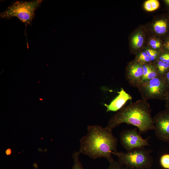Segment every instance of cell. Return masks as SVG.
<instances>
[{
	"instance_id": "obj_14",
	"label": "cell",
	"mask_w": 169,
	"mask_h": 169,
	"mask_svg": "<svg viewBox=\"0 0 169 169\" xmlns=\"http://www.w3.org/2000/svg\"><path fill=\"white\" fill-rule=\"evenodd\" d=\"M81 153L79 151H75L72 155L73 165L71 169H84L79 161V157Z\"/></svg>"
},
{
	"instance_id": "obj_22",
	"label": "cell",
	"mask_w": 169,
	"mask_h": 169,
	"mask_svg": "<svg viewBox=\"0 0 169 169\" xmlns=\"http://www.w3.org/2000/svg\"><path fill=\"white\" fill-rule=\"evenodd\" d=\"M12 151L10 149H8L6 151L5 153L7 155H8L11 154Z\"/></svg>"
},
{
	"instance_id": "obj_6",
	"label": "cell",
	"mask_w": 169,
	"mask_h": 169,
	"mask_svg": "<svg viewBox=\"0 0 169 169\" xmlns=\"http://www.w3.org/2000/svg\"><path fill=\"white\" fill-rule=\"evenodd\" d=\"M150 137L143 138L136 128L124 130L119 135L120 143L127 151L150 146L149 143Z\"/></svg>"
},
{
	"instance_id": "obj_18",
	"label": "cell",
	"mask_w": 169,
	"mask_h": 169,
	"mask_svg": "<svg viewBox=\"0 0 169 169\" xmlns=\"http://www.w3.org/2000/svg\"><path fill=\"white\" fill-rule=\"evenodd\" d=\"M163 43L162 49L163 52L169 53V35L163 40Z\"/></svg>"
},
{
	"instance_id": "obj_7",
	"label": "cell",
	"mask_w": 169,
	"mask_h": 169,
	"mask_svg": "<svg viewBox=\"0 0 169 169\" xmlns=\"http://www.w3.org/2000/svg\"><path fill=\"white\" fill-rule=\"evenodd\" d=\"M153 120L156 136L160 140L169 142V109L159 111Z\"/></svg>"
},
{
	"instance_id": "obj_16",
	"label": "cell",
	"mask_w": 169,
	"mask_h": 169,
	"mask_svg": "<svg viewBox=\"0 0 169 169\" xmlns=\"http://www.w3.org/2000/svg\"><path fill=\"white\" fill-rule=\"evenodd\" d=\"M160 163L163 168L169 169V154L162 155L160 158Z\"/></svg>"
},
{
	"instance_id": "obj_19",
	"label": "cell",
	"mask_w": 169,
	"mask_h": 169,
	"mask_svg": "<svg viewBox=\"0 0 169 169\" xmlns=\"http://www.w3.org/2000/svg\"><path fill=\"white\" fill-rule=\"evenodd\" d=\"M163 77L169 88V70L164 74Z\"/></svg>"
},
{
	"instance_id": "obj_3",
	"label": "cell",
	"mask_w": 169,
	"mask_h": 169,
	"mask_svg": "<svg viewBox=\"0 0 169 169\" xmlns=\"http://www.w3.org/2000/svg\"><path fill=\"white\" fill-rule=\"evenodd\" d=\"M152 152L143 147L126 152L117 151L113 154L117 156V162L122 166L129 169H150L153 163Z\"/></svg>"
},
{
	"instance_id": "obj_2",
	"label": "cell",
	"mask_w": 169,
	"mask_h": 169,
	"mask_svg": "<svg viewBox=\"0 0 169 169\" xmlns=\"http://www.w3.org/2000/svg\"><path fill=\"white\" fill-rule=\"evenodd\" d=\"M150 106L147 100H139L122 108L109 120L106 128L113 129L125 123L136 126L141 134L153 130V117L151 115Z\"/></svg>"
},
{
	"instance_id": "obj_13",
	"label": "cell",
	"mask_w": 169,
	"mask_h": 169,
	"mask_svg": "<svg viewBox=\"0 0 169 169\" xmlns=\"http://www.w3.org/2000/svg\"><path fill=\"white\" fill-rule=\"evenodd\" d=\"M160 6L159 2L157 0H148L146 1L144 8L148 11H152L158 8Z\"/></svg>"
},
{
	"instance_id": "obj_21",
	"label": "cell",
	"mask_w": 169,
	"mask_h": 169,
	"mask_svg": "<svg viewBox=\"0 0 169 169\" xmlns=\"http://www.w3.org/2000/svg\"><path fill=\"white\" fill-rule=\"evenodd\" d=\"M163 2L169 10V0H163Z\"/></svg>"
},
{
	"instance_id": "obj_15",
	"label": "cell",
	"mask_w": 169,
	"mask_h": 169,
	"mask_svg": "<svg viewBox=\"0 0 169 169\" xmlns=\"http://www.w3.org/2000/svg\"><path fill=\"white\" fill-rule=\"evenodd\" d=\"M159 76L160 75L156 68L153 64H151L147 76L142 83L145 82Z\"/></svg>"
},
{
	"instance_id": "obj_23",
	"label": "cell",
	"mask_w": 169,
	"mask_h": 169,
	"mask_svg": "<svg viewBox=\"0 0 169 169\" xmlns=\"http://www.w3.org/2000/svg\"></svg>"
},
{
	"instance_id": "obj_1",
	"label": "cell",
	"mask_w": 169,
	"mask_h": 169,
	"mask_svg": "<svg viewBox=\"0 0 169 169\" xmlns=\"http://www.w3.org/2000/svg\"><path fill=\"white\" fill-rule=\"evenodd\" d=\"M87 134L79 140V151L93 159L104 158L110 162L114 160L112 155L117 151L118 139L112 131L98 125H89Z\"/></svg>"
},
{
	"instance_id": "obj_8",
	"label": "cell",
	"mask_w": 169,
	"mask_h": 169,
	"mask_svg": "<svg viewBox=\"0 0 169 169\" xmlns=\"http://www.w3.org/2000/svg\"><path fill=\"white\" fill-rule=\"evenodd\" d=\"M143 70L142 64L135 59L126 66L125 77L130 85L137 88L141 84Z\"/></svg>"
},
{
	"instance_id": "obj_17",
	"label": "cell",
	"mask_w": 169,
	"mask_h": 169,
	"mask_svg": "<svg viewBox=\"0 0 169 169\" xmlns=\"http://www.w3.org/2000/svg\"><path fill=\"white\" fill-rule=\"evenodd\" d=\"M106 169H129L125 167L120 166L117 161H114L110 162L108 167Z\"/></svg>"
},
{
	"instance_id": "obj_5",
	"label": "cell",
	"mask_w": 169,
	"mask_h": 169,
	"mask_svg": "<svg viewBox=\"0 0 169 169\" xmlns=\"http://www.w3.org/2000/svg\"><path fill=\"white\" fill-rule=\"evenodd\" d=\"M143 99H157L165 100L169 88L163 77L159 76L142 83L137 88Z\"/></svg>"
},
{
	"instance_id": "obj_9",
	"label": "cell",
	"mask_w": 169,
	"mask_h": 169,
	"mask_svg": "<svg viewBox=\"0 0 169 169\" xmlns=\"http://www.w3.org/2000/svg\"><path fill=\"white\" fill-rule=\"evenodd\" d=\"M152 27L157 38L163 40L169 35V13L158 16L152 23Z\"/></svg>"
},
{
	"instance_id": "obj_20",
	"label": "cell",
	"mask_w": 169,
	"mask_h": 169,
	"mask_svg": "<svg viewBox=\"0 0 169 169\" xmlns=\"http://www.w3.org/2000/svg\"><path fill=\"white\" fill-rule=\"evenodd\" d=\"M165 106L166 109H169V93L167 96V97L166 100Z\"/></svg>"
},
{
	"instance_id": "obj_4",
	"label": "cell",
	"mask_w": 169,
	"mask_h": 169,
	"mask_svg": "<svg viewBox=\"0 0 169 169\" xmlns=\"http://www.w3.org/2000/svg\"><path fill=\"white\" fill-rule=\"evenodd\" d=\"M43 1L37 0L13 2L1 13L0 18L9 19L16 17L26 25H30L34 17L35 11L40 7Z\"/></svg>"
},
{
	"instance_id": "obj_11",
	"label": "cell",
	"mask_w": 169,
	"mask_h": 169,
	"mask_svg": "<svg viewBox=\"0 0 169 169\" xmlns=\"http://www.w3.org/2000/svg\"><path fill=\"white\" fill-rule=\"evenodd\" d=\"M145 37L143 33L140 31L136 32L132 37L131 42L132 48L138 50L144 44Z\"/></svg>"
},
{
	"instance_id": "obj_12",
	"label": "cell",
	"mask_w": 169,
	"mask_h": 169,
	"mask_svg": "<svg viewBox=\"0 0 169 169\" xmlns=\"http://www.w3.org/2000/svg\"><path fill=\"white\" fill-rule=\"evenodd\" d=\"M163 41L157 38H152L149 41V44L153 49L156 50H161Z\"/></svg>"
},
{
	"instance_id": "obj_10",
	"label": "cell",
	"mask_w": 169,
	"mask_h": 169,
	"mask_svg": "<svg viewBox=\"0 0 169 169\" xmlns=\"http://www.w3.org/2000/svg\"><path fill=\"white\" fill-rule=\"evenodd\" d=\"M132 97L122 88L119 95L109 105L105 104L106 107V111H116L121 109L128 100H131Z\"/></svg>"
}]
</instances>
